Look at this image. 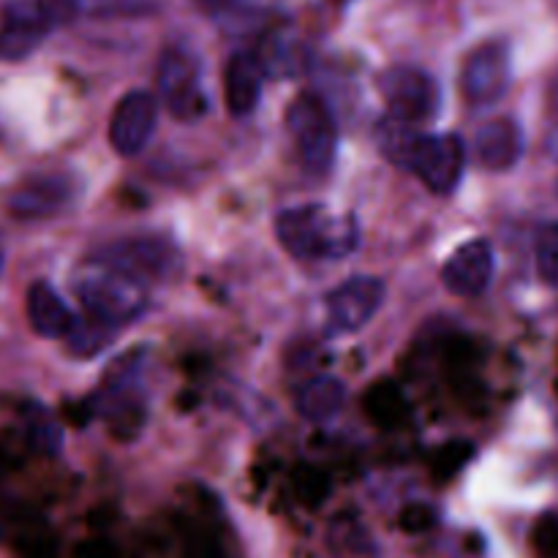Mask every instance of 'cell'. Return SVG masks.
<instances>
[{
	"label": "cell",
	"instance_id": "obj_16",
	"mask_svg": "<svg viewBox=\"0 0 558 558\" xmlns=\"http://www.w3.org/2000/svg\"><path fill=\"white\" fill-rule=\"evenodd\" d=\"M262 82H265V69L259 63V54L238 52L229 58L227 74H223V98L234 118H248L259 107Z\"/></svg>",
	"mask_w": 558,
	"mask_h": 558
},
{
	"label": "cell",
	"instance_id": "obj_18",
	"mask_svg": "<svg viewBox=\"0 0 558 558\" xmlns=\"http://www.w3.org/2000/svg\"><path fill=\"white\" fill-rule=\"evenodd\" d=\"M347 401V387L336 376H316L298 392V412L311 423H327L336 417Z\"/></svg>",
	"mask_w": 558,
	"mask_h": 558
},
{
	"label": "cell",
	"instance_id": "obj_23",
	"mask_svg": "<svg viewBox=\"0 0 558 558\" xmlns=\"http://www.w3.org/2000/svg\"><path fill=\"white\" fill-rule=\"evenodd\" d=\"M534 548L543 558H558V512H548L534 526Z\"/></svg>",
	"mask_w": 558,
	"mask_h": 558
},
{
	"label": "cell",
	"instance_id": "obj_13",
	"mask_svg": "<svg viewBox=\"0 0 558 558\" xmlns=\"http://www.w3.org/2000/svg\"><path fill=\"white\" fill-rule=\"evenodd\" d=\"M49 31H52V22L47 20L38 0H16L5 5L3 22H0V60L3 63L25 60L41 47Z\"/></svg>",
	"mask_w": 558,
	"mask_h": 558
},
{
	"label": "cell",
	"instance_id": "obj_5",
	"mask_svg": "<svg viewBox=\"0 0 558 558\" xmlns=\"http://www.w3.org/2000/svg\"><path fill=\"white\" fill-rule=\"evenodd\" d=\"M90 259L114 267L147 287L153 281H169L180 270V251L167 238H125L98 248Z\"/></svg>",
	"mask_w": 558,
	"mask_h": 558
},
{
	"label": "cell",
	"instance_id": "obj_9",
	"mask_svg": "<svg viewBox=\"0 0 558 558\" xmlns=\"http://www.w3.org/2000/svg\"><path fill=\"white\" fill-rule=\"evenodd\" d=\"M387 287L381 278L354 276L327 294V332L352 336L360 332L385 303Z\"/></svg>",
	"mask_w": 558,
	"mask_h": 558
},
{
	"label": "cell",
	"instance_id": "obj_1",
	"mask_svg": "<svg viewBox=\"0 0 558 558\" xmlns=\"http://www.w3.org/2000/svg\"><path fill=\"white\" fill-rule=\"evenodd\" d=\"M276 238L289 256L300 262H336L360 243L354 216L332 213L327 205L287 207L276 216Z\"/></svg>",
	"mask_w": 558,
	"mask_h": 558
},
{
	"label": "cell",
	"instance_id": "obj_14",
	"mask_svg": "<svg viewBox=\"0 0 558 558\" xmlns=\"http://www.w3.org/2000/svg\"><path fill=\"white\" fill-rule=\"evenodd\" d=\"M494 248L488 240H469L450 254L441 267V283L458 298H477L494 278Z\"/></svg>",
	"mask_w": 558,
	"mask_h": 558
},
{
	"label": "cell",
	"instance_id": "obj_24",
	"mask_svg": "<svg viewBox=\"0 0 558 558\" xmlns=\"http://www.w3.org/2000/svg\"><path fill=\"white\" fill-rule=\"evenodd\" d=\"M27 430H31V439L33 445L41 447V450H58V428H54L52 423H49L44 414H33L31 425H27Z\"/></svg>",
	"mask_w": 558,
	"mask_h": 558
},
{
	"label": "cell",
	"instance_id": "obj_22",
	"mask_svg": "<svg viewBox=\"0 0 558 558\" xmlns=\"http://www.w3.org/2000/svg\"><path fill=\"white\" fill-rule=\"evenodd\" d=\"M537 270L548 287L558 289V223H548L537 234Z\"/></svg>",
	"mask_w": 558,
	"mask_h": 558
},
{
	"label": "cell",
	"instance_id": "obj_8",
	"mask_svg": "<svg viewBox=\"0 0 558 558\" xmlns=\"http://www.w3.org/2000/svg\"><path fill=\"white\" fill-rule=\"evenodd\" d=\"M512 58L505 41L480 44L461 71V93L472 107H490L510 90Z\"/></svg>",
	"mask_w": 558,
	"mask_h": 558
},
{
	"label": "cell",
	"instance_id": "obj_28",
	"mask_svg": "<svg viewBox=\"0 0 558 558\" xmlns=\"http://www.w3.org/2000/svg\"><path fill=\"white\" fill-rule=\"evenodd\" d=\"M0 270H3V243H0Z\"/></svg>",
	"mask_w": 558,
	"mask_h": 558
},
{
	"label": "cell",
	"instance_id": "obj_12",
	"mask_svg": "<svg viewBox=\"0 0 558 558\" xmlns=\"http://www.w3.org/2000/svg\"><path fill=\"white\" fill-rule=\"evenodd\" d=\"M98 414L112 425L118 434H136L145 423V403H142L140 368L131 360L114 365L112 374L101 385Z\"/></svg>",
	"mask_w": 558,
	"mask_h": 558
},
{
	"label": "cell",
	"instance_id": "obj_7",
	"mask_svg": "<svg viewBox=\"0 0 558 558\" xmlns=\"http://www.w3.org/2000/svg\"><path fill=\"white\" fill-rule=\"evenodd\" d=\"M379 93L390 107V118L423 125L439 112V87L434 76L414 65H392L379 76Z\"/></svg>",
	"mask_w": 558,
	"mask_h": 558
},
{
	"label": "cell",
	"instance_id": "obj_6",
	"mask_svg": "<svg viewBox=\"0 0 558 558\" xmlns=\"http://www.w3.org/2000/svg\"><path fill=\"white\" fill-rule=\"evenodd\" d=\"M466 167V145L458 134H423L412 142L403 169H412L434 194H452Z\"/></svg>",
	"mask_w": 558,
	"mask_h": 558
},
{
	"label": "cell",
	"instance_id": "obj_19",
	"mask_svg": "<svg viewBox=\"0 0 558 558\" xmlns=\"http://www.w3.org/2000/svg\"><path fill=\"white\" fill-rule=\"evenodd\" d=\"M47 20L54 25L71 22L80 14L112 16V14H140L147 11L150 0H38Z\"/></svg>",
	"mask_w": 558,
	"mask_h": 558
},
{
	"label": "cell",
	"instance_id": "obj_26",
	"mask_svg": "<svg viewBox=\"0 0 558 558\" xmlns=\"http://www.w3.org/2000/svg\"><path fill=\"white\" fill-rule=\"evenodd\" d=\"M548 147H550V153H554V156L558 158V129L554 131V134H550V140H548Z\"/></svg>",
	"mask_w": 558,
	"mask_h": 558
},
{
	"label": "cell",
	"instance_id": "obj_20",
	"mask_svg": "<svg viewBox=\"0 0 558 558\" xmlns=\"http://www.w3.org/2000/svg\"><path fill=\"white\" fill-rule=\"evenodd\" d=\"M118 338V327H109L104 322L93 319V316H74V325L65 332V343L74 357H96L98 352L109 347Z\"/></svg>",
	"mask_w": 558,
	"mask_h": 558
},
{
	"label": "cell",
	"instance_id": "obj_2",
	"mask_svg": "<svg viewBox=\"0 0 558 558\" xmlns=\"http://www.w3.org/2000/svg\"><path fill=\"white\" fill-rule=\"evenodd\" d=\"M74 292L85 314L109 327H125L147 308V287L114 267L85 259L74 276Z\"/></svg>",
	"mask_w": 558,
	"mask_h": 558
},
{
	"label": "cell",
	"instance_id": "obj_17",
	"mask_svg": "<svg viewBox=\"0 0 558 558\" xmlns=\"http://www.w3.org/2000/svg\"><path fill=\"white\" fill-rule=\"evenodd\" d=\"M25 308L31 327L41 338H65V332L74 325V311L47 281H36L27 289Z\"/></svg>",
	"mask_w": 558,
	"mask_h": 558
},
{
	"label": "cell",
	"instance_id": "obj_27",
	"mask_svg": "<svg viewBox=\"0 0 558 558\" xmlns=\"http://www.w3.org/2000/svg\"><path fill=\"white\" fill-rule=\"evenodd\" d=\"M550 101H554V109H556V114H558V76H556V82H554V96H550Z\"/></svg>",
	"mask_w": 558,
	"mask_h": 558
},
{
	"label": "cell",
	"instance_id": "obj_3",
	"mask_svg": "<svg viewBox=\"0 0 558 558\" xmlns=\"http://www.w3.org/2000/svg\"><path fill=\"white\" fill-rule=\"evenodd\" d=\"M287 131L300 163L311 174H327L336 163L338 125L330 107L314 93H300L287 109Z\"/></svg>",
	"mask_w": 558,
	"mask_h": 558
},
{
	"label": "cell",
	"instance_id": "obj_4",
	"mask_svg": "<svg viewBox=\"0 0 558 558\" xmlns=\"http://www.w3.org/2000/svg\"><path fill=\"white\" fill-rule=\"evenodd\" d=\"M158 96H161L163 107L169 109L174 120L183 123H194L207 112L210 101H207L205 82H202L199 60L183 47L163 49L161 60H158Z\"/></svg>",
	"mask_w": 558,
	"mask_h": 558
},
{
	"label": "cell",
	"instance_id": "obj_10",
	"mask_svg": "<svg viewBox=\"0 0 558 558\" xmlns=\"http://www.w3.org/2000/svg\"><path fill=\"white\" fill-rule=\"evenodd\" d=\"M80 196V183L63 172H49L27 178L9 196V213L20 221L60 216Z\"/></svg>",
	"mask_w": 558,
	"mask_h": 558
},
{
	"label": "cell",
	"instance_id": "obj_21",
	"mask_svg": "<svg viewBox=\"0 0 558 558\" xmlns=\"http://www.w3.org/2000/svg\"><path fill=\"white\" fill-rule=\"evenodd\" d=\"M368 412L376 423L396 425L407 414V401L396 385H376L368 392Z\"/></svg>",
	"mask_w": 558,
	"mask_h": 558
},
{
	"label": "cell",
	"instance_id": "obj_25",
	"mask_svg": "<svg viewBox=\"0 0 558 558\" xmlns=\"http://www.w3.org/2000/svg\"><path fill=\"white\" fill-rule=\"evenodd\" d=\"M430 526V512L425 507H412V510L403 515V529L409 532H420V529H428Z\"/></svg>",
	"mask_w": 558,
	"mask_h": 558
},
{
	"label": "cell",
	"instance_id": "obj_11",
	"mask_svg": "<svg viewBox=\"0 0 558 558\" xmlns=\"http://www.w3.org/2000/svg\"><path fill=\"white\" fill-rule=\"evenodd\" d=\"M158 123L156 98L147 90H131L114 107L109 118V145L118 156H140L153 140Z\"/></svg>",
	"mask_w": 558,
	"mask_h": 558
},
{
	"label": "cell",
	"instance_id": "obj_15",
	"mask_svg": "<svg viewBox=\"0 0 558 558\" xmlns=\"http://www.w3.org/2000/svg\"><path fill=\"white\" fill-rule=\"evenodd\" d=\"M523 156V131L512 118L488 120L474 140V158L488 172H507Z\"/></svg>",
	"mask_w": 558,
	"mask_h": 558
}]
</instances>
